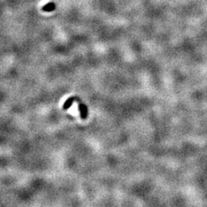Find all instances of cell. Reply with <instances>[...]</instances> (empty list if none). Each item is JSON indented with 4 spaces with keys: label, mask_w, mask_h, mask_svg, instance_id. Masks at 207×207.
Wrapping results in <instances>:
<instances>
[{
    "label": "cell",
    "mask_w": 207,
    "mask_h": 207,
    "mask_svg": "<svg viewBox=\"0 0 207 207\" xmlns=\"http://www.w3.org/2000/svg\"><path fill=\"white\" fill-rule=\"evenodd\" d=\"M55 4L54 3V2H49V3L46 4V5H44L42 9H43L45 12H52L53 10H55Z\"/></svg>",
    "instance_id": "obj_1"
}]
</instances>
